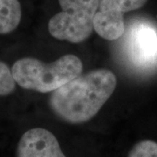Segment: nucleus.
<instances>
[{"instance_id": "nucleus-1", "label": "nucleus", "mask_w": 157, "mask_h": 157, "mask_svg": "<svg viewBox=\"0 0 157 157\" xmlns=\"http://www.w3.org/2000/svg\"><path fill=\"white\" fill-rule=\"evenodd\" d=\"M116 85V76L112 71L93 70L53 91L49 104L53 113L65 121L83 123L99 113Z\"/></svg>"}, {"instance_id": "nucleus-2", "label": "nucleus", "mask_w": 157, "mask_h": 157, "mask_svg": "<svg viewBox=\"0 0 157 157\" xmlns=\"http://www.w3.org/2000/svg\"><path fill=\"white\" fill-rule=\"evenodd\" d=\"M83 65L78 57L67 54L49 64L33 58H24L11 68L15 82L22 88L49 93L79 76Z\"/></svg>"}, {"instance_id": "nucleus-3", "label": "nucleus", "mask_w": 157, "mask_h": 157, "mask_svg": "<svg viewBox=\"0 0 157 157\" xmlns=\"http://www.w3.org/2000/svg\"><path fill=\"white\" fill-rule=\"evenodd\" d=\"M62 11L48 23V31L57 39L80 43L94 31V18L100 0H59Z\"/></svg>"}, {"instance_id": "nucleus-4", "label": "nucleus", "mask_w": 157, "mask_h": 157, "mask_svg": "<svg viewBox=\"0 0 157 157\" xmlns=\"http://www.w3.org/2000/svg\"><path fill=\"white\" fill-rule=\"evenodd\" d=\"M124 53L134 67L151 70L157 67V28L152 23L136 21L125 30Z\"/></svg>"}, {"instance_id": "nucleus-5", "label": "nucleus", "mask_w": 157, "mask_h": 157, "mask_svg": "<svg viewBox=\"0 0 157 157\" xmlns=\"http://www.w3.org/2000/svg\"><path fill=\"white\" fill-rule=\"evenodd\" d=\"M17 157H66L52 133L36 128L26 131L20 138Z\"/></svg>"}, {"instance_id": "nucleus-6", "label": "nucleus", "mask_w": 157, "mask_h": 157, "mask_svg": "<svg viewBox=\"0 0 157 157\" xmlns=\"http://www.w3.org/2000/svg\"><path fill=\"white\" fill-rule=\"evenodd\" d=\"M94 30L107 40H116L125 33L123 13L111 10H98L94 18Z\"/></svg>"}, {"instance_id": "nucleus-7", "label": "nucleus", "mask_w": 157, "mask_h": 157, "mask_svg": "<svg viewBox=\"0 0 157 157\" xmlns=\"http://www.w3.org/2000/svg\"><path fill=\"white\" fill-rule=\"evenodd\" d=\"M22 11L18 0H0V34L13 32L21 21Z\"/></svg>"}, {"instance_id": "nucleus-8", "label": "nucleus", "mask_w": 157, "mask_h": 157, "mask_svg": "<svg viewBox=\"0 0 157 157\" xmlns=\"http://www.w3.org/2000/svg\"><path fill=\"white\" fill-rule=\"evenodd\" d=\"M147 0H100L99 9L101 11L111 10L118 12H128L140 9Z\"/></svg>"}, {"instance_id": "nucleus-9", "label": "nucleus", "mask_w": 157, "mask_h": 157, "mask_svg": "<svg viewBox=\"0 0 157 157\" xmlns=\"http://www.w3.org/2000/svg\"><path fill=\"white\" fill-rule=\"evenodd\" d=\"M16 82L11 70L6 63L0 61V96H6L13 93Z\"/></svg>"}, {"instance_id": "nucleus-10", "label": "nucleus", "mask_w": 157, "mask_h": 157, "mask_svg": "<svg viewBox=\"0 0 157 157\" xmlns=\"http://www.w3.org/2000/svg\"><path fill=\"white\" fill-rule=\"evenodd\" d=\"M128 157H157V142L150 140L139 141L132 147Z\"/></svg>"}]
</instances>
